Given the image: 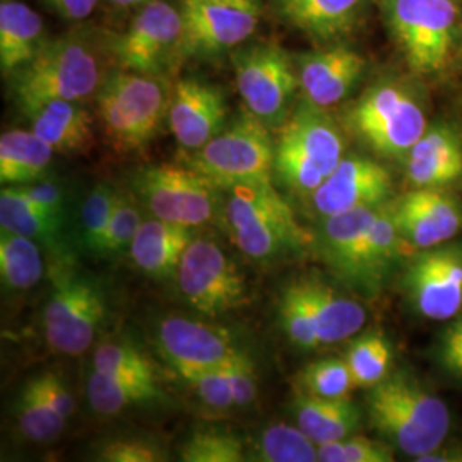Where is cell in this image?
<instances>
[{
    "label": "cell",
    "instance_id": "1",
    "mask_svg": "<svg viewBox=\"0 0 462 462\" xmlns=\"http://www.w3.org/2000/svg\"><path fill=\"white\" fill-rule=\"evenodd\" d=\"M105 36L72 30L49 38L30 64L13 74L11 91L21 112L50 99L84 101L95 98L108 70Z\"/></svg>",
    "mask_w": 462,
    "mask_h": 462
},
{
    "label": "cell",
    "instance_id": "2",
    "mask_svg": "<svg viewBox=\"0 0 462 462\" xmlns=\"http://www.w3.org/2000/svg\"><path fill=\"white\" fill-rule=\"evenodd\" d=\"M366 391L370 427L404 456L416 461L446 442L450 410L411 374L391 372Z\"/></svg>",
    "mask_w": 462,
    "mask_h": 462
},
{
    "label": "cell",
    "instance_id": "3",
    "mask_svg": "<svg viewBox=\"0 0 462 462\" xmlns=\"http://www.w3.org/2000/svg\"><path fill=\"white\" fill-rule=\"evenodd\" d=\"M346 156L339 124L305 98L280 127L274 146V179L298 198H310Z\"/></svg>",
    "mask_w": 462,
    "mask_h": 462
},
{
    "label": "cell",
    "instance_id": "4",
    "mask_svg": "<svg viewBox=\"0 0 462 462\" xmlns=\"http://www.w3.org/2000/svg\"><path fill=\"white\" fill-rule=\"evenodd\" d=\"M380 16L414 74H444L462 47L459 0H374Z\"/></svg>",
    "mask_w": 462,
    "mask_h": 462
},
{
    "label": "cell",
    "instance_id": "5",
    "mask_svg": "<svg viewBox=\"0 0 462 462\" xmlns=\"http://www.w3.org/2000/svg\"><path fill=\"white\" fill-rule=\"evenodd\" d=\"M225 223L233 244L254 263H273L314 245L273 182L231 187Z\"/></svg>",
    "mask_w": 462,
    "mask_h": 462
},
{
    "label": "cell",
    "instance_id": "6",
    "mask_svg": "<svg viewBox=\"0 0 462 462\" xmlns=\"http://www.w3.org/2000/svg\"><path fill=\"white\" fill-rule=\"evenodd\" d=\"M171 93L163 76L124 69L108 70L95 95L99 127L118 154H133L149 146L168 116Z\"/></svg>",
    "mask_w": 462,
    "mask_h": 462
},
{
    "label": "cell",
    "instance_id": "7",
    "mask_svg": "<svg viewBox=\"0 0 462 462\" xmlns=\"http://www.w3.org/2000/svg\"><path fill=\"white\" fill-rule=\"evenodd\" d=\"M343 120L358 141L387 160H404L429 127L425 108L416 93L394 79L368 86L347 105Z\"/></svg>",
    "mask_w": 462,
    "mask_h": 462
},
{
    "label": "cell",
    "instance_id": "8",
    "mask_svg": "<svg viewBox=\"0 0 462 462\" xmlns=\"http://www.w3.org/2000/svg\"><path fill=\"white\" fill-rule=\"evenodd\" d=\"M271 131L245 108L208 144L192 151L187 165L223 190L245 183L273 182L276 141Z\"/></svg>",
    "mask_w": 462,
    "mask_h": 462
},
{
    "label": "cell",
    "instance_id": "9",
    "mask_svg": "<svg viewBox=\"0 0 462 462\" xmlns=\"http://www.w3.org/2000/svg\"><path fill=\"white\" fill-rule=\"evenodd\" d=\"M59 263L53 290L42 315L43 336L51 351L83 355L95 343L108 312L106 293L98 281Z\"/></svg>",
    "mask_w": 462,
    "mask_h": 462
},
{
    "label": "cell",
    "instance_id": "10",
    "mask_svg": "<svg viewBox=\"0 0 462 462\" xmlns=\"http://www.w3.org/2000/svg\"><path fill=\"white\" fill-rule=\"evenodd\" d=\"M182 33L180 4L151 0L139 7L124 32L105 34V47L118 69L165 78L180 66Z\"/></svg>",
    "mask_w": 462,
    "mask_h": 462
},
{
    "label": "cell",
    "instance_id": "11",
    "mask_svg": "<svg viewBox=\"0 0 462 462\" xmlns=\"http://www.w3.org/2000/svg\"><path fill=\"white\" fill-rule=\"evenodd\" d=\"M231 62L245 108L269 129H280L300 91L293 53L274 43H257L235 51Z\"/></svg>",
    "mask_w": 462,
    "mask_h": 462
},
{
    "label": "cell",
    "instance_id": "12",
    "mask_svg": "<svg viewBox=\"0 0 462 462\" xmlns=\"http://www.w3.org/2000/svg\"><path fill=\"white\" fill-rule=\"evenodd\" d=\"M133 189L154 217L189 228L209 223L221 209L223 189L189 165L144 166Z\"/></svg>",
    "mask_w": 462,
    "mask_h": 462
},
{
    "label": "cell",
    "instance_id": "13",
    "mask_svg": "<svg viewBox=\"0 0 462 462\" xmlns=\"http://www.w3.org/2000/svg\"><path fill=\"white\" fill-rule=\"evenodd\" d=\"M177 281L185 301L206 317L228 314L247 300L245 278L213 238H192Z\"/></svg>",
    "mask_w": 462,
    "mask_h": 462
},
{
    "label": "cell",
    "instance_id": "14",
    "mask_svg": "<svg viewBox=\"0 0 462 462\" xmlns=\"http://www.w3.org/2000/svg\"><path fill=\"white\" fill-rule=\"evenodd\" d=\"M416 314L450 320L462 312V244H442L414 254L401 276Z\"/></svg>",
    "mask_w": 462,
    "mask_h": 462
},
{
    "label": "cell",
    "instance_id": "15",
    "mask_svg": "<svg viewBox=\"0 0 462 462\" xmlns=\"http://www.w3.org/2000/svg\"><path fill=\"white\" fill-rule=\"evenodd\" d=\"M180 64L190 57L219 55L240 47L255 33L261 19V4L180 0Z\"/></svg>",
    "mask_w": 462,
    "mask_h": 462
},
{
    "label": "cell",
    "instance_id": "16",
    "mask_svg": "<svg viewBox=\"0 0 462 462\" xmlns=\"http://www.w3.org/2000/svg\"><path fill=\"white\" fill-rule=\"evenodd\" d=\"M394 190L393 175L374 158L346 154L310 196L319 217L387 204Z\"/></svg>",
    "mask_w": 462,
    "mask_h": 462
},
{
    "label": "cell",
    "instance_id": "17",
    "mask_svg": "<svg viewBox=\"0 0 462 462\" xmlns=\"http://www.w3.org/2000/svg\"><path fill=\"white\" fill-rule=\"evenodd\" d=\"M293 59L301 97L320 108L346 99L366 69L364 55L345 42L293 53Z\"/></svg>",
    "mask_w": 462,
    "mask_h": 462
},
{
    "label": "cell",
    "instance_id": "18",
    "mask_svg": "<svg viewBox=\"0 0 462 462\" xmlns=\"http://www.w3.org/2000/svg\"><path fill=\"white\" fill-rule=\"evenodd\" d=\"M397 230L411 248L437 247L462 231V204L447 189H413L391 202Z\"/></svg>",
    "mask_w": 462,
    "mask_h": 462
},
{
    "label": "cell",
    "instance_id": "19",
    "mask_svg": "<svg viewBox=\"0 0 462 462\" xmlns=\"http://www.w3.org/2000/svg\"><path fill=\"white\" fill-rule=\"evenodd\" d=\"M228 103L219 86L199 78H183L171 89L168 124L187 151L208 144L228 124Z\"/></svg>",
    "mask_w": 462,
    "mask_h": 462
},
{
    "label": "cell",
    "instance_id": "20",
    "mask_svg": "<svg viewBox=\"0 0 462 462\" xmlns=\"http://www.w3.org/2000/svg\"><path fill=\"white\" fill-rule=\"evenodd\" d=\"M370 0H271L274 16L317 45L345 42L368 13Z\"/></svg>",
    "mask_w": 462,
    "mask_h": 462
},
{
    "label": "cell",
    "instance_id": "21",
    "mask_svg": "<svg viewBox=\"0 0 462 462\" xmlns=\"http://www.w3.org/2000/svg\"><path fill=\"white\" fill-rule=\"evenodd\" d=\"M413 189H447L462 179V129L448 120L429 125L402 160Z\"/></svg>",
    "mask_w": 462,
    "mask_h": 462
},
{
    "label": "cell",
    "instance_id": "22",
    "mask_svg": "<svg viewBox=\"0 0 462 462\" xmlns=\"http://www.w3.org/2000/svg\"><path fill=\"white\" fill-rule=\"evenodd\" d=\"M158 346L175 372L217 366L235 351L228 330L179 315L160 324Z\"/></svg>",
    "mask_w": 462,
    "mask_h": 462
},
{
    "label": "cell",
    "instance_id": "23",
    "mask_svg": "<svg viewBox=\"0 0 462 462\" xmlns=\"http://www.w3.org/2000/svg\"><path fill=\"white\" fill-rule=\"evenodd\" d=\"M406 247L410 245L397 230L391 202H387L380 208L343 284L360 297H377L387 278L401 264Z\"/></svg>",
    "mask_w": 462,
    "mask_h": 462
},
{
    "label": "cell",
    "instance_id": "24",
    "mask_svg": "<svg viewBox=\"0 0 462 462\" xmlns=\"http://www.w3.org/2000/svg\"><path fill=\"white\" fill-rule=\"evenodd\" d=\"M307 300L320 346L334 345L356 336L366 322L364 305L339 293L315 273L297 276Z\"/></svg>",
    "mask_w": 462,
    "mask_h": 462
},
{
    "label": "cell",
    "instance_id": "25",
    "mask_svg": "<svg viewBox=\"0 0 462 462\" xmlns=\"http://www.w3.org/2000/svg\"><path fill=\"white\" fill-rule=\"evenodd\" d=\"M23 114L30 120L32 131L55 152H84L95 143V118L86 110L83 101L50 99Z\"/></svg>",
    "mask_w": 462,
    "mask_h": 462
},
{
    "label": "cell",
    "instance_id": "26",
    "mask_svg": "<svg viewBox=\"0 0 462 462\" xmlns=\"http://www.w3.org/2000/svg\"><path fill=\"white\" fill-rule=\"evenodd\" d=\"M192 242L189 226L170 223L160 217L143 221L134 236L129 254L143 274L152 280L177 276L183 254Z\"/></svg>",
    "mask_w": 462,
    "mask_h": 462
},
{
    "label": "cell",
    "instance_id": "27",
    "mask_svg": "<svg viewBox=\"0 0 462 462\" xmlns=\"http://www.w3.org/2000/svg\"><path fill=\"white\" fill-rule=\"evenodd\" d=\"M297 427L317 446L355 435L362 427V410L351 397H320L300 391L293 401Z\"/></svg>",
    "mask_w": 462,
    "mask_h": 462
},
{
    "label": "cell",
    "instance_id": "28",
    "mask_svg": "<svg viewBox=\"0 0 462 462\" xmlns=\"http://www.w3.org/2000/svg\"><path fill=\"white\" fill-rule=\"evenodd\" d=\"M45 24L40 14L19 0L0 4V67L11 78L30 64L47 43Z\"/></svg>",
    "mask_w": 462,
    "mask_h": 462
},
{
    "label": "cell",
    "instance_id": "29",
    "mask_svg": "<svg viewBox=\"0 0 462 462\" xmlns=\"http://www.w3.org/2000/svg\"><path fill=\"white\" fill-rule=\"evenodd\" d=\"M66 219L50 215L42 206L26 198L16 185H7L0 192V226L30 236L38 244L60 254H66Z\"/></svg>",
    "mask_w": 462,
    "mask_h": 462
},
{
    "label": "cell",
    "instance_id": "30",
    "mask_svg": "<svg viewBox=\"0 0 462 462\" xmlns=\"http://www.w3.org/2000/svg\"><path fill=\"white\" fill-rule=\"evenodd\" d=\"M55 151L33 131H7L0 137V182L30 185L49 175Z\"/></svg>",
    "mask_w": 462,
    "mask_h": 462
},
{
    "label": "cell",
    "instance_id": "31",
    "mask_svg": "<svg viewBox=\"0 0 462 462\" xmlns=\"http://www.w3.org/2000/svg\"><path fill=\"white\" fill-rule=\"evenodd\" d=\"M91 408L103 416L118 414L133 406H143L163 399L158 380L127 379L91 372L86 383Z\"/></svg>",
    "mask_w": 462,
    "mask_h": 462
},
{
    "label": "cell",
    "instance_id": "32",
    "mask_svg": "<svg viewBox=\"0 0 462 462\" xmlns=\"http://www.w3.org/2000/svg\"><path fill=\"white\" fill-rule=\"evenodd\" d=\"M0 276L14 291H26L43 278V259L38 242L14 231H0Z\"/></svg>",
    "mask_w": 462,
    "mask_h": 462
},
{
    "label": "cell",
    "instance_id": "33",
    "mask_svg": "<svg viewBox=\"0 0 462 462\" xmlns=\"http://www.w3.org/2000/svg\"><path fill=\"white\" fill-rule=\"evenodd\" d=\"M247 461L315 462L317 444L295 425L271 423L248 444Z\"/></svg>",
    "mask_w": 462,
    "mask_h": 462
},
{
    "label": "cell",
    "instance_id": "34",
    "mask_svg": "<svg viewBox=\"0 0 462 462\" xmlns=\"http://www.w3.org/2000/svg\"><path fill=\"white\" fill-rule=\"evenodd\" d=\"M356 389H370L391 374L393 345L380 330L353 336L345 349Z\"/></svg>",
    "mask_w": 462,
    "mask_h": 462
},
{
    "label": "cell",
    "instance_id": "35",
    "mask_svg": "<svg viewBox=\"0 0 462 462\" xmlns=\"http://www.w3.org/2000/svg\"><path fill=\"white\" fill-rule=\"evenodd\" d=\"M14 418L21 435L34 444H49L55 440L67 423L66 418L57 413L47 397L42 394L34 377L23 385L17 396Z\"/></svg>",
    "mask_w": 462,
    "mask_h": 462
},
{
    "label": "cell",
    "instance_id": "36",
    "mask_svg": "<svg viewBox=\"0 0 462 462\" xmlns=\"http://www.w3.org/2000/svg\"><path fill=\"white\" fill-rule=\"evenodd\" d=\"M179 456L185 462H242L247 461V446L225 427L199 425L183 440Z\"/></svg>",
    "mask_w": 462,
    "mask_h": 462
},
{
    "label": "cell",
    "instance_id": "37",
    "mask_svg": "<svg viewBox=\"0 0 462 462\" xmlns=\"http://www.w3.org/2000/svg\"><path fill=\"white\" fill-rule=\"evenodd\" d=\"M120 192L110 183H98L89 190L81 206L79 217V244L84 252L101 255L105 233L116 209Z\"/></svg>",
    "mask_w": 462,
    "mask_h": 462
},
{
    "label": "cell",
    "instance_id": "38",
    "mask_svg": "<svg viewBox=\"0 0 462 462\" xmlns=\"http://www.w3.org/2000/svg\"><path fill=\"white\" fill-rule=\"evenodd\" d=\"M93 370L127 379L158 380L156 366L141 349L125 341H105L93 355Z\"/></svg>",
    "mask_w": 462,
    "mask_h": 462
},
{
    "label": "cell",
    "instance_id": "39",
    "mask_svg": "<svg viewBox=\"0 0 462 462\" xmlns=\"http://www.w3.org/2000/svg\"><path fill=\"white\" fill-rule=\"evenodd\" d=\"M278 310L282 330L293 346L303 351H314L320 347L310 310L297 276L282 288Z\"/></svg>",
    "mask_w": 462,
    "mask_h": 462
},
{
    "label": "cell",
    "instance_id": "40",
    "mask_svg": "<svg viewBox=\"0 0 462 462\" xmlns=\"http://www.w3.org/2000/svg\"><path fill=\"white\" fill-rule=\"evenodd\" d=\"M300 389L320 397H347L356 389L345 358H322L307 365L300 375Z\"/></svg>",
    "mask_w": 462,
    "mask_h": 462
},
{
    "label": "cell",
    "instance_id": "41",
    "mask_svg": "<svg viewBox=\"0 0 462 462\" xmlns=\"http://www.w3.org/2000/svg\"><path fill=\"white\" fill-rule=\"evenodd\" d=\"M320 462H393L394 450L385 440H374L362 435L317 446Z\"/></svg>",
    "mask_w": 462,
    "mask_h": 462
},
{
    "label": "cell",
    "instance_id": "42",
    "mask_svg": "<svg viewBox=\"0 0 462 462\" xmlns=\"http://www.w3.org/2000/svg\"><path fill=\"white\" fill-rule=\"evenodd\" d=\"M143 216L139 211V206L133 198L120 194L116 199V209L112 219L108 223V228L105 233L101 255L105 259H116L124 252H127L133 245L134 236L143 225Z\"/></svg>",
    "mask_w": 462,
    "mask_h": 462
},
{
    "label": "cell",
    "instance_id": "43",
    "mask_svg": "<svg viewBox=\"0 0 462 462\" xmlns=\"http://www.w3.org/2000/svg\"><path fill=\"white\" fill-rule=\"evenodd\" d=\"M95 459L103 462H163L168 452L156 439L125 435L99 442Z\"/></svg>",
    "mask_w": 462,
    "mask_h": 462
},
{
    "label": "cell",
    "instance_id": "44",
    "mask_svg": "<svg viewBox=\"0 0 462 462\" xmlns=\"http://www.w3.org/2000/svg\"><path fill=\"white\" fill-rule=\"evenodd\" d=\"M177 374L196 391L200 401L209 408L226 410L235 406L223 364L204 368H185L179 370Z\"/></svg>",
    "mask_w": 462,
    "mask_h": 462
},
{
    "label": "cell",
    "instance_id": "45",
    "mask_svg": "<svg viewBox=\"0 0 462 462\" xmlns=\"http://www.w3.org/2000/svg\"><path fill=\"white\" fill-rule=\"evenodd\" d=\"M223 368L230 383L233 404L238 408L250 406L255 401L259 391L257 370L254 360L245 351L235 347V351L223 362Z\"/></svg>",
    "mask_w": 462,
    "mask_h": 462
},
{
    "label": "cell",
    "instance_id": "46",
    "mask_svg": "<svg viewBox=\"0 0 462 462\" xmlns=\"http://www.w3.org/2000/svg\"><path fill=\"white\" fill-rule=\"evenodd\" d=\"M16 187H19V190L26 198L32 199L45 211H49L50 215L57 216V217L67 221L66 192L60 185L42 180V182L30 183V185H16Z\"/></svg>",
    "mask_w": 462,
    "mask_h": 462
},
{
    "label": "cell",
    "instance_id": "47",
    "mask_svg": "<svg viewBox=\"0 0 462 462\" xmlns=\"http://www.w3.org/2000/svg\"><path fill=\"white\" fill-rule=\"evenodd\" d=\"M34 380H36L42 394L47 397V401L51 404V408L62 418L69 420L74 414V399L70 396L62 375L47 370L43 374L34 375Z\"/></svg>",
    "mask_w": 462,
    "mask_h": 462
},
{
    "label": "cell",
    "instance_id": "48",
    "mask_svg": "<svg viewBox=\"0 0 462 462\" xmlns=\"http://www.w3.org/2000/svg\"><path fill=\"white\" fill-rule=\"evenodd\" d=\"M459 356H462V314L457 315V319L454 317L447 326L437 347V358L442 366Z\"/></svg>",
    "mask_w": 462,
    "mask_h": 462
},
{
    "label": "cell",
    "instance_id": "49",
    "mask_svg": "<svg viewBox=\"0 0 462 462\" xmlns=\"http://www.w3.org/2000/svg\"><path fill=\"white\" fill-rule=\"evenodd\" d=\"M45 2L57 13V16L78 23L95 13L99 0H45Z\"/></svg>",
    "mask_w": 462,
    "mask_h": 462
},
{
    "label": "cell",
    "instance_id": "50",
    "mask_svg": "<svg viewBox=\"0 0 462 462\" xmlns=\"http://www.w3.org/2000/svg\"><path fill=\"white\" fill-rule=\"evenodd\" d=\"M418 462H462V444L439 446L435 450L421 456Z\"/></svg>",
    "mask_w": 462,
    "mask_h": 462
},
{
    "label": "cell",
    "instance_id": "51",
    "mask_svg": "<svg viewBox=\"0 0 462 462\" xmlns=\"http://www.w3.org/2000/svg\"><path fill=\"white\" fill-rule=\"evenodd\" d=\"M444 370L448 372L450 375H454V377H457V379H462V356L444 365Z\"/></svg>",
    "mask_w": 462,
    "mask_h": 462
},
{
    "label": "cell",
    "instance_id": "52",
    "mask_svg": "<svg viewBox=\"0 0 462 462\" xmlns=\"http://www.w3.org/2000/svg\"><path fill=\"white\" fill-rule=\"evenodd\" d=\"M110 4H114L116 7H135V5H144V4H148L151 0H108Z\"/></svg>",
    "mask_w": 462,
    "mask_h": 462
},
{
    "label": "cell",
    "instance_id": "53",
    "mask_svg": "<svg viewBox=\"0 0 462 462\" xmlns=\"http://www.w3.org/2000/svg\"><path fill=\"white\" fill-rule=\"evenodd\" d=\"M209 2H226V4H244V5H248V4H261L259 0H209Z\"/></svg>",
    "mask_w": 462,
    "mask_h": 462
}]
</instances>
